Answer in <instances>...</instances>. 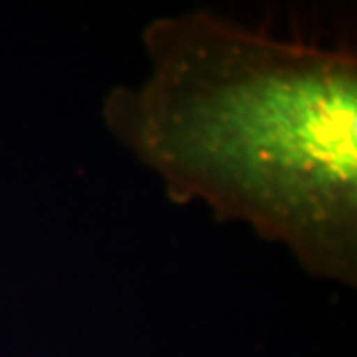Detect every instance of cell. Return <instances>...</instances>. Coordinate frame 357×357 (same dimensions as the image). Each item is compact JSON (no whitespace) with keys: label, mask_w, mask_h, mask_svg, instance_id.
I'll return each instance as SVG.
<instances>
[{"label":"cell","mask_w":357,"mask_h":357,"mask_svg":"<svg viewBox=\"0 0 357 357\" xmlns=\"http://www.w3.org/2000/svg\"><path fill=\"white\" fill-rule=\"evenodd\" d=\"M137 88L103 105L112 133L181 201L288 246L314 276L356 282L357 60L204 10L145 28Z\"/></svg>","instance_id":"1"}]
</instances>
